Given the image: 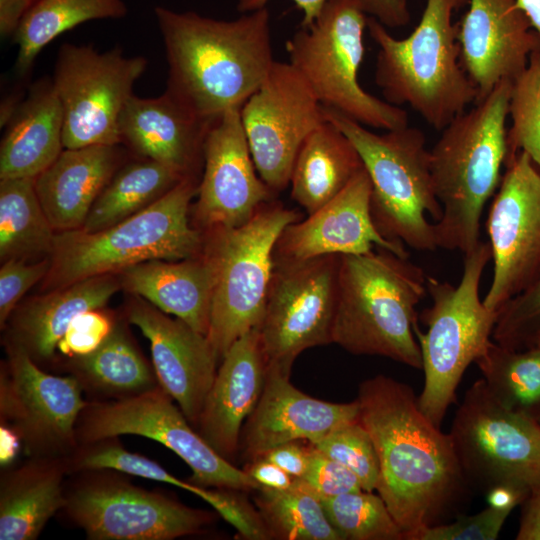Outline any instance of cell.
Here are the masks:
<instances>
[{
    "mask_svg": "<svg viewBox=\"0 0 540 540\" xmlns=\"http://www.w3.org/2000/svg\"><path fill=\"white\" fill-rule=\"evenodd\" d=\"M492 337L512 350L540 348V272L498 310Z\"/></svg>",
    "mask_w": 540,
    "mask_h": 540,
    "instance_id": "41",
    "label": "cell"
},
{
    "mask_svg": "<svg viewBox=\"0 0 540 540\" xmlns=\"http://www.w3.org/2000/svg\"><path fill=\"white\" fill-rule=\"evenodd\" d=\"M244 470L260 487L283 490L294 481L292 476L262 456L249 461Z\"/></svg>",
    "mask_w": 540,
    "mask_h": 540,
    "instance_id": "49",
    "label": "cell"
},
{
    "mask_svg": "<svg viewBox=\"0 0 540 540\" xmlns=\"http://www.w3.org/2000/svg\"><path fill=\"white\" fill-rule=\"evenodd\" d=\"M370 199L371 181L364 168L338 195L307 219L284 228L275 244L273 263L363 254L374 247L407 258L403 243L385 239L375 227Z\"/></svg>",
    "mask_w": 540,
    "mask_h": 540,
    "instance_id": "20",
    "label": "cell"
},
{
    "mask_svg": "<svg viewBox=\"0 0 540 540\" xmlns=\"http://www.w3.org/2000/svg\"><path fill=\"white\" fill-rule=\"evenodd\" d=\"M513 509L489 504L474 515L461 513L453 522L427 527L413 540H495Z\"/></svg>",
    "mask_w": 540,
    "mask_h": 540,
    "instance_id": "43",
    "label": "cell"
},
{
    "mask_svg": "<svg viewBox=\"0 0 540 540\" xmlns=\"http://www.w3.org/2000/svg\"><path fill=\"white\" fill-rule=\"evenodd\" d=\"M240 112L257 172L277 195L290 184L304 140L325 121L323 106L289 62L275 61Z\"/></svg>",
    "mask_w": 540,
    "mask_h": 540,
    "instance_id": "17",
    "label": "cell"
},
{
    "mask_svg": "<svg viewBox=\"0 0 540 540\" xmlns=\"http://www.w3.org/2000/svg\"><path fill=\"white\" fill-rule=\"evenodd\" d=\"M364 169L351 140L325 118L304 140L291 177V197L308 215L338 195Z\"/></svg>",
    "mask_w": 540,
    "mask_h": 540,
    "instance_id": "31",
    "label": "cell"
},
{
    "mask_svg": "<svg viewBox=\"0 0 540 540\" xmlns=\"http://www.w3.org/2000/svg\"><path fill=\"white\" fill-rule=\"evenodd\" d=\"M358 418L357 399L349 403L324 401L297 389L290 377L267 372L261 397L242 427L239 451L251 461L286 442L316 444Z\"/></svg>",
    "mask_w": 540,
    "mask_h": 540,
    "instance_id": "23",
    "label": "cell"
},
{
    "mask_svg": "<svg viewBox=\"0 0 540 540\" xmlns=\"http://www.w3.org/2000/svg\"><path fill=\"white\" fill-rule=\"evenodd\" d=\"M1 437V452L0 462L1 466L9 465L15 458L19 448L22 445L21 439L18 434L9 426L1 424L0 427Z\"/></svg>",
    "mask_w": 540,
    "mask_h": 540,
    "instance_id": "53",
    "label": "cell"
},
{
    "mask_svg": "<svg viewBox=\"0 0 540 540\" xmlns=\"http://www.w3.org/2000/svg\"><path fill=\"white\" fill-rule=\"evenodd\" d=\"M427 293L422 268L388 250L340 255L332 343L422 369L414 326Z\"/></svg>",
    "mask_w": 540,
    "mask_h": 540,
    "instance_id": "4",
    "label": "cell"
},
{
    "mask_svg": "<svg viewBox=\"0 0 540 540\" xmlns=\"http://www.w3.org/2000/svg\"><path fill=\"white\" fill-rule=\"evenodd\" d=\"M366 15L386 28H400L411 20L408 0H356Z\"/></svg>",
    "mask_w": 540,
    "mask_h": 540,
    "instance_id": "48",
    "label": "cell"
},
{
    "mask_svg": "<svg viewBox=\"0 0 540 540\" xmlns=\"http://www.w3.org/2000/svg\"><path fill=\"white\" fill-rule=\"evenodd\" d=\"M266 374L257 328L237 339L221 359L197 431L230 462L239 451L242 427L261 397Z\"/></svg>",
    "mask_w": 540,
    "mask_h": 540,
    "instance_id": "24",
    "label": "cell"
},
{
    "mask_svg": "<svg viewBox=\"0 0 540 540\" xmlns=\"http://www.w3.org/2000/svg\"><path fill=\"white\" fill-rule=\"evenodd\" d=\"M505 165L486 223L494 266L483 303L496 312L540 272V168L523 151Z\"/></svg>",
    "mask_w": 540,
    "mask_h": 540,
    "instance_id": "18",
    "label": "cell"
},
{
    "mask_svg": "<svg viewBox=\"0 0 540 540\" xmlns=\"http://www.w3.org/2000/svg\"><path fill=\"white\" fill-rule=\"evenodd\" d=\"M147 63L118 47L99 52L91 44L61 45L52 81L63 109L64 148L121 142L120 115Z\"/></svg>",
    "mask_w": 540,
    "mask_h": 540,
    "instance_id": "14",
    "label": "cell"
},
{
    "mask_svg": "<svg viewBox=\"0 0 540 540\" xmlns=\"http://www.w3.org/2000/svg\"><path fill=\"white\" fill-rule=\"evenodd\" d=\"M113 326L100 309L83 312L72 321L58 348L70 356L87 354L104 340Z\"/></svg>",
    "mask_w": 540,
    "mask_h": 540,
    "instance_id": "46",
    "label": "cell"
},
{
    "mask_svg": "<svg viewBox=\"0 0 540 540\" xmlns=\"http://www.w3.org/2000/svg\"><path fill=\"white\" fill-rule=\"evenodd\" d=\"M169 67L166 91L215 121L261 86L274 62L267 7L233 20L156 7Z\"/></svg>",
    "mask_w": 540,
    "mask_h": 540,
    "instance_id": "2",
    "label": "cell"
},
{
    "mask_svg": "<svg viewBox=\"0 0 540 540\" xmlns=\"http://www.w3.org/2000/svg\"><path fill=\"white\" fill-rule=\"evenodd\" d=\"M65 458L30 457L0 480V540H35L65 504Z\"/></svg>",
    "mask_w": 540,
    "mask_h": 540,
    "instance_id": "30",
    "label": "cell"
},
{
    "mask_svg": "<svg viewBox=\"0 0 540 540\" xmlns=\"http://www.w3.org/2000/svg\"><path fill=\"white\" fill-rule=\"evenodd\" d=\"M340 255L273 263L258 332L267 372L290 377L297 356L332 343Z\"/></svg>",
    "mask_w": 540,
    "mask_h": 540,
    "instance_id": "13",
    "label": "cell"
},
{
    "mask_svg": "<svg viewBox=\"0 0 540 540\" xmlns=\"http://www.w3.org/2000/svg\"><path fill=\"white\" fill-rule=\"evenodd\" d=\"M198 185L196 178L186 177L146 208L106 229L56 234L49 284L61 288L150 260L176 261L200 254L204 240L189 221Z\"/></svg>",
    "mask_w": 540,
    "mask_h": 540,
    "instance_id": "6",
    "label": "cell"
},
{
    "mask_svg": "<svg viewBox=\"0 0 540 540\" xmlns=\"http://www.w3.org/2000/svg\"><path fill=\"white\" fill-rule=\"evenodd\" d=\"M254 501L271 539L342 540L321 498L301 478L283 490L260 487Z\"/></svg>",
    "mask_w": 540,
    "mask_h": 540,
    "instance_id": "36",
    "label": "cell"
},
{
    "mask_svg": "<svg viewBox=\"0 0 540 540\" xmlns=\"http://www.w3.org/2000/svg\"><path fill=\"white\" fill-rule=\"evenodd\" d=\"M66 489L63 511L90 540H173L194 535L214 516L145 490L113 470H88Z\"/></svg>",
    "mask_w": 540,
    "mask_h": 540,
    "instance_id": "15",
    "label": "cell"
},
{
    "mask_svg": "<svg viewBox=\"0 0 540 540\" xmlns=\"http://www.w3.org/2000/svg\"><path fill=\"white\" fill-rule=\"evenodd\" d=\"M0 370L1 424L20 437L29 457L68 458L79 446L76 424L88 404L78 380L45 372L9 342Z\"/></svg>",
    "mask_w": 540,
    "mask_h": 540,
    "instance_id": "16",
    "label": "cell"
},
{
    "mask_svg": "<svg viewBox=\"0 0 540 540\" xmlns=\"http://www.w3.org/2000/svg\"><path fill=\"white\" fill-rule=\"evenodd\" d=\"M367 16L356 0H330L319 16L286 41L289 63L324 108L384 131L408 126L402 108L368 93L359 82Z\"/></svg>",
    "mask_w": 540,
    "mask_h": 540,
    "instance_id": "9",
    "label": "cell"
},
{
    "mask_svg": "<svg viewBox=\"0 0 540 540\" xmlns=\"http://www.w3.org/2000/svg\"><path fill=\"white\" fill-rule=\"evenodd\" d=\"M25 96L22 93H12L1 103L0 126L5 127L11 120Z\"/></svg>",
    "mask_w": 540,
    "mask_h": 540,
    "instance_id": "54",
    "label": "cell"
},
{
    "mask_svg": "<svg viewBox=\"0 0 540 540\" xmlns=\"http://www.w3.org/2000/svg\"><path fill=\"white\" fill-rule=\"evenodd\" d=\"M301 479L320 498L363 490L359 479L350 469L328 457L313 445L309 467Z\"/></svg>",
    "mask_w": 540,
    "mask_h": 540,
    "instance_id": "45",
    "label": "cell"
},
{
    "mask_svg": "<svg viewBox=\"0 0 540 540\" xmlns=\"http://www.w3.org/2000/svg\"><path fill=\"white\" fill-rule=\"evenodd\" d=\"M316 449L350 469L362 489L373 492L379 480V462L372 438L359 418L332 431Z\"/></svg>",
    "mask_w": 540,
    "mask_h": 540,
    "instance_id": "42",
    "label": "cell"
},
{
    "mask_svg": "<svg viewBox=\"0 0 540 540\" xmlns=\"http://www.w3.org/2000/svg\"><path fill=\"white\" fill-rule=\"evenodd\" d=\"M215 280V262L205 244L200 254L190 258L150 260L122 270V284L128 291L205 335Z\"/></svg>",
    "mask_w": 540,
    "mask_h": 540,
    "instance_id": "27",
    "label": "cell"
},
{
    "mask_svg": "<svg viewBox=\"0 0 540 540\" xmlns=\"http://www.w3.org/2000/svg\"><path fill=\"white\" fill-rule=\"evenodd\" d=\"M70 375L83 390L122 399L159 385L155 372L137 350L125 329L114 325L91 352L73 356Z\"/></svg>",
    "mask_w": 540,
    "mask_h": 540,
    "instance_id": "32",
    "label": "cell"
},
{
    "mask_svg": "<svg viewBox=\"0 0 540 540\" xmlns=\"http://www.w3.org/2000/svg\"><path fill=\"white\" fill-rule=\"evenodd\" d=\"M449 435L472 490H530L540 482L538 420L504 407L482 378L465 392Z\"/></svg>",
    "mask_w": 540,
    "mask_h": 540,
    "instance_id": "11",
    "label": "cell"
},
{
    "mask_svg": "<svg viewBox=\"0 0 540 540\" xmlns=\"http://www.w3.org/2000/svg\"><path fill=\"white\" fill-rule=\"evenodd\" d=\"M51 261L44 259L27 264L24 259H8L0 268V325L5 327L18 301L50 270Z\"/></svg>",
    "mask_w": 540,
    "mask_h": 540,
    "instance_id": "44",
    "label": "cell"
},
{
    "mask_svg": "<svg viewBox=\"0 0 540 540\" xmlns=\"http://www.w3.org/2000/svg\"><path fill=\"white\" fill-rule=\"evenodd\" d=\"M119 286L112 274H104L33 298L11 318L9 342L21 346L38 365L51 360L72 321L104 307Z\"/></svg>",
    "mask_w": 540,
    "mask_h": 540,
    "instance_id": "29",
    "label": "cell"
},
{
    "mask_svg": "<svg viewBox=\"0 0 540 540\" xmlns=\"http://www.w3.org/2000/svg\"><path fill=\"white\" fill-rule=\"evenodd\" d=\"M117 437L81 444L66 458L68 472L109 469L124 474L167 483L195 494L205 500L209 489L183 481L167 472L157 462L123 448Z\"/></svg>",
    "mask_w": 540,
    "mask_h": 540,
    "instance_id": "39",
    "label": "cell"
},
{
    "mask_svg": "<svg viewBox=\"0 0 540 540\" xmlns=\"http://www.w3.org/2000/svg\"><path fill=\"white\" fill-rule=\"evenodd\" d=\"M34 178L0 180V258L28 259L52 253L55 235Z\"/></svg>",
    "mask_w": 540,
    "mask_h": 540,
    "instance_id": "35",
    "label": "cell"
},
{
    "mask_svg": "<svg viewBox=\"0 0 540 540\" xmlns=\"http://www.w3.org/2000/svg\"><path fill=\"white\" fill-rule=\"evenodd\" d=\"M469 0H426L415 29L393 37L373 17L367 30L378 47L374 81L390 104H407L428 125L442 130L475 103L478 92L460 61L453 13Z\"/></svg>",
    "mask_w": 540,
    "mask_h": 540,
    "instance_id": "5",
    "label": "cell"
},
{
    "mask_svg": "<svg viewBox=\"0 0 540 540\" xmlns=\"http://www.w3.org/2000/svg\"><path fill=\"white\" fill-rule=\"evenodd\" d=\"M359 420L374 443L379 480L376 491L404 533L421 530L462 513L472 488L455 454L449 433L421 410L406 383L385 375L361 382Z\"/></svg>",
    "mask_w": 540,
    "mask_h": 540,
    "instance_id": "1",
    "label": "cell"
},
{
    "mask_svg": "<svg viewBox=\"0 0 540 540\" xmlns=\"http://www.w3.org/2000/svg\"><path fill=\"white\" fill-rule=\"evenodd\" d=\"M491 259L490 243L480 241L464 255L458 285L427 277L432 304L420 315L427 331L423 333L418 323L414 326L424 371L418 403L437 426H441L449 407L456 402L457 388L466 369L491 342L498 312L487 308L479 297L481 277Z\"/></svg>",
    "mask_w": 540,
    "mask_h": 540,
    "instance_id": "8",
    "label": "cell"
},
{
    "mask_svg": "<svg viewBox=\"0 0 540 540\" xmlns=\"http://www.w3.org/2000/svg\"><path fill=\"white\" fill-rule=\"evenodd\" d=\"M186 178L177 170L146 159L117 171L92 205L81 227L96 232L146 208Z\"/></svg>",
    "mask_w": 540,
    "mask_h": 540,
    "instance_id": "34",
    "label": "cell"
},
{
    "mask_svg": "<svg viewBox=\"0 0 540 540\" xmlns=\"http://www.w3.org/2000/svg\"><path fill=\"white\" fill-rule=\"evenodd\" d=\"M157 441L179 456L192 471V483L204 488L255 491L260 485L243 469L218 454L193 429L160 385L135 396L88 402L76 424L79 445L120 435Z\"/></svg>",
    "mask_w": 540,
    "mask_h": 540,
    "instance_id": "12",
    "label": "cell"
},
{
    "mask_svg": "<svg viewBox=\"0 0 540 540\" xmlns=\"http://www.w3.org/2000/svg\"><path fill=\"white\" fill-rule=\"evenodd\" d=\"M532 27L540 34V0H516Z\"/></svg>",
    "mask_w": 540,
    "mask_h": 540,
    "instance_id": "55",
    "label": "cell"
},
{
    "mask_svg": "<svg viewBox=\"0 0 540 540\" xmlns=\"http://www.w3.org/2000/svg\"><path fill=\"white\" fill-rule=\"evenodd\" d=\"M468 4L457 24V40L461 64L477 89L478 102L525 69L531 52L540 46V34L516 0H469Z\"/></svg>",
    "mask_w": 540,
    "mask_h": 540,
    "instance_id": "21",
    "label": "cell"
},
{
    "mask_svg": "<svg viewBox=\"0 0 540 540\" xmlns=\"http://www.w3.org/2000/svg\"><path fill=\"white\" fill-rule=\"evenodd\" d=\"M356 147L371 181L370 210L387 240L419 251L437 247L434 223L442 216L430 171V150L422 130L409 125L378 134L323 107Z\"/></svg>",
    "mask_w": 540,
    "mask_h": 540,
    "instance_id": "7",
    "label": "cell"
},
{
    "mask_svg": "<svg viewBox=\"0 0 540 540\" xmlns=\"http://www.w3.org/2000/svg\"><path fill=\"white\" fill-rule=\"evenodd\" d=\"M475 363L500 404L539 420L540 348L518 351L491 341Z\"/></svg>",
    "mask_w": 540,
    "mask_h": 540,
    "instance_id": "37",
    "label": "cell"
},
{
    "mask_svg": "<svg viewBox=\"0 0 540 540\" xmlns=\"http://www.w3.org/2000/svg\"><path fill=\"white\" fill-rule=\"evenodd\" d=\"M127 319L150 342L159 385L197 426L219 362L207 335L140 301L130 305Z\"/></svg>",
    "mask_w": 540,
    "mask_h": 540,
    "instance_id": "22",
    "label": "cell"
},
{
    "mask_svg": "<svg viewBox=\"0 0 540 540\" xmlns=\"http://www.w3.org/2000/svg\"><path fill=\"white\" fill-rule=\"evenodd\" d=\"M240 109L225 111L204 140V170L194 212L198 224L209 232L247 223L276 196L257 172Z\"/></svg>",
    "mask_w": 540,
    "mask_h": 540,
    "instance_id": "19",
    "label": "cell"
},
{
    "mask_svg": "<svg viewBox=\"0 0 540 540\" xmlns=\"http://www.w3.org/2000/svg\"><path fill=\"white\" fill-rule=\"evenodd\" d=\"M538 422H539V424H540V418H539Z\"/></svg>",
    "mask_w": 540,
    "mask_h": 540,
    "instance_id": "56",
    "label": "cell"
},
{
    "mask_svg": "<svg viewBox=\"0 0 540 540\" xmlns=\"http://www.w3.org/2000/svg\"><path fill=\"white\" fill-rule=\"evenodd\" d=\"M517 540H540V482L531 487L521 503Z\"/></svg>",
    "mask_w": 540,
    "mask_h": 540,
    "instance_id": "50",
    "label": "cell"
},
{
    "mask_svg": "<svg viewBox=\"0 0 540 540\" xmlns=\"http://www.w3.org/2000/svg\"><path fill=\"white\" fill-rule=\"evenodd\" d=\"M117 145L64 148L35 179L41 206L56 231L83 226L102 190L119 164Z\"/></svg>",
    "mask_w": 540,
    "mask_h": 540,
    "instance_id": "26",
    "label": "cell"
},
{
    "mask_svg": "<svg viewBox=\"0 0 540 540\" xmlns=\"http://www.w3.org/2000/svg\"><path fill=\"white\" fill-rule=\"evenodd\" d=\"M270 0H237V10L242 13H250L267 7ZM296 7L303 12V19L300 26L309 25L321 13L324 6L330 0H292Z\"/></svg>",
    "mask_w": 540,
    "mask_h": 540,
    "instance_id": "52",
    "label": "cell"
},
{
    "mask_svg": "<svg viewBox=\"0 0 540 540\" xmlns=\"http://www.w3.org/2000/svg\"><path fill=\"white\" fill-rule=\"evenodd\" d=\"M305 441H290L265 452L262 457L276 464L293 478H302L310 463L312 444Z\"/></svg>",
    "mask_w": 540,
    "mask_h": 540,
    "instance_id": "47",
    "label": "cell"
},
{
    "mask_svg": "<svg viewBox=\"0 0 540 540\" xmlns=\"http://www.w3.org/2000/svg\"><path fill=\"white\" fill-rule=\"evenodd\" d=\"M507 132L508 155L523 151L540 168V46L525 69L511 82Z\"/></svg>",
    "mask_w": 540,
    "mask_h": 540,
    "instance_id": "40",
    "label": "cell"
},
{
    "mask_svg": "<svg viewBox=\"0 0 540 540\" xmlns=\"http://www.w3.org/2000/svg\"><path fill=\"white\" fill-rule=\"evenodd\" d=\"M299 214L272 199L245 224L210 232L205 245L216 268L207 337L221 361L231 345L258 328L273 270L275 244Z\"/></svg>",
    "mask_w": 540,
    "mask_h": 540,
    "instance_id": "10",
    "label": "cell"
},
{
    "mask_svg": "<svg viewBox=\"0 0 540 540\" xmlns=\"http://www.w3.org/2000/svg\"><path fill=\"white\" fill-rule=\"evenodd\" d=\"M213 122L199 117L165 90L155 98L132 95L120 115L119 132L121 142L144 158L196 178Z\"/></svg>",
    "mask_w": 540,
    "mask_h": 540,
    "instance_id": "25",
    "label": "cell"
},
{
    "mask_svg": "<svg viewBox=\"0 0 540 540\" xmlns=\"http://www.w3.org/2000/svg\"><path fill=\"white\" fill-rule=\"evenodd\" d=\"M127 11L122 0H34L13 36L17 74H29L41 50L62 33L87 21L122 18Z\"/></svg>",
    "mask_w": 540,
    "mask_h": 540,
    "instance_id": "33",
    "label": "cell"
},
{
    "mask_svg": "<svg viewBox=\"0 0 540 540\" xmlns=\"http://www.w3.org/2000/svg\"><path fill=\"white\" fill-rule=\"evenodd\" d=\"M34 0H0V35L13 38L25 13Z\"/></svg>",
    "mask_w": 540,
    "mask_h": 540,
    "instance_id": "51",
    "label": "cell"
},
{
    "mask_svg": "<svg viewBox=\"0 0 540 540\" xmlns=\"http://www.w3.org/2000/svg\"><path fill=\"white\" fill-rule=\"evenodd\" d=\"M325 513L342 540H405L380 495L361 490L321 498Z\"/></svg>",
    "mask_w": 540,
    "mask_h": 540,
    "instance_id": "38",
    "label": "cell"
},
{
    "mask_svg": "<svg viewBox=\"0 0 540 540\" xmlns=\"http://www.w3.org/2000/svg\"><path fill=\"white\" fill-rule=\"evenodd\" d=\"M511 81L500 82L441 131L430 150V171L442 216L434 223L438 248L465 255L480 242V219L500 183L508 145Z\"/></svg>",
    "mask_w": 540,
    "mask_h": 540,
    "instance_id": "3",
    "label": "cell"
},
{
    "mask_svg": "<svg viewBox=\"0 0 540 540\" xmlns=\"http://www.w3.org/2000/svg\"><path fill=\"white\" fill-rule=\"evenodd\" d=\"M63 109L52 78L30 85L5 126L0 147V180L36 178L64 149Z\"/></svg>",
    "mask_w": 540,
    "mask_h": 540,
    "instance_id": "28",
    "label": "cell"
}]
</instances>
